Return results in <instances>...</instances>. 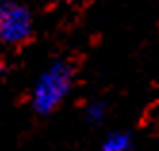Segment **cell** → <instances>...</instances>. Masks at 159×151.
<instances>
[{
    "label": "cell",
    "mask_w": 159,
    "mask_h": 151,
    "mask_svg": "<svg viewBox=\"0 0 159 151\" xmlns=\"http://www.w3.org/2000/svg\"><path fill=\"white\" fill-rule=\"evenodd\" d=\"M75 80V67L67 60L52 61L39 75L31 90V107L37 115H50L69 96Z\"/></svg>",
    "instance_id": "cell-1"
},
{
    "label": "cell",
    "mask_w": 159,
    "mask_h": 151,
    "mask_svg": "<svg viewBox=\"0 0 159 151\" xmlns=\"http://www.w3.org/2000/svg\"><path fill=\"white\" fill-rule=\"evenodd\" d=\"M107 115V105L104 101H90L84 107V121L90 126H100Z\"/></svg>",
    "instance_id": "cell-4"
},
{
    "label": "cell",
    "mask_w": 159,
    "mask_h": 151,
    "mask_svg": "<svg viewBox=\"0 0 159 151\" xmlns=\"http://www.w3.org/2000/svg\"><path fill=\"white\" fill-rule=\"evenodd\" d=\"M2 2H6V0H0V4H2Z\"/></svg>",
    "instance_id": "cell-5"
},
{
    "label": "cell",
    "mask_w": 159,
    "mask_h": 151,
    "mask_svg": "<svg viewBox=\"0 0 159 151\" xmlns=\"http://www.w3.org/2000/svg\"><path fill=\"white\" fill-rule=\"evenodd\" d=\"M132 147V136L129 132H111L107 138H104V142L100 144L98 151H130Z\"/></svg>",
    "instance_id": "cell-3"
},
{
    "label": "cell",
    "mask_w": 159,
    "mask_h": 151,
    "mask_svg": "<svg viewBox=\"0 0 159 151\" xmlns=\"http://www.w3.org/2000/svg\"><path fill=\"white\" fill-rule=\"evenodd\" d=\"M33 34L31 10L19 2L0 4V42L8 46L23 44Z\"/></svg>",
    "instance_id": "cell-2"
}]
</instances>
